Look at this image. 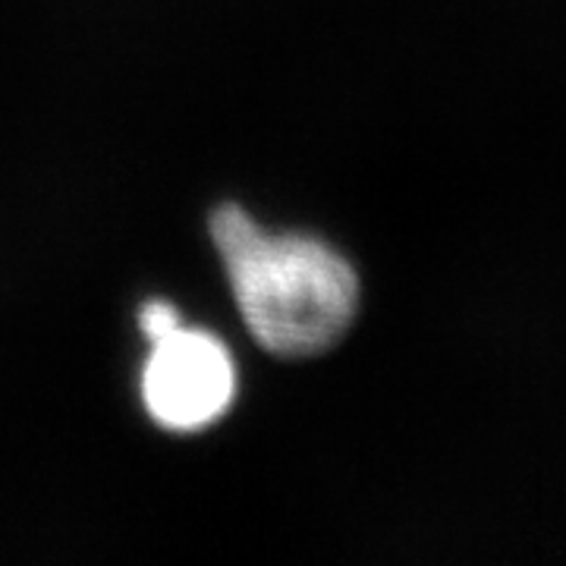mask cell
Returning a JSON list of instances; mask_svg holds the SVG:
<instances>
[{
	"label": "cell",
	"instance_id": "6da1fadb",
	"mask_svg": "<svg viewBox=\"0 0 566 566\" xmlns=\"http://www.w3.org/2000/svg\"><path fill=\"white\" fill-rule=\"evenodd\" d=\"M237 305L252 337L277 356H315L356 318L359 281L340 252L312 237L268 233L240 205L211 214Z\"/></svg>",
	"mask_w": 566,
	"mask_h": 566
},
{
	"label": "cell",
	"instance_id": "7a4b0ae2",
	"mask_svg": "<svg viewBox=\"0 0 566 566\" xmlns=\"http://www.w3.org/2000/svg\"><path fill=\"white\" fill-rule=\"evenodd\" d=\"M237 397V368L230 349L205 331L177 327L151 340L142 368V403L167 431H202L230 409Z\"/></svg>",
	"mask_w": 566,
	"mask_h": 566
},
{
	"label": "cell",
	"instance_id": "3957f363",
	"mask_svg": "<svg viewBox=\"0 0 566 566\" xmlns=\"http://www.w3.org/2000/svg\"><path fill=\"white\" fill-rule=\"evenodd\" d=\"M139 324H142V334H145L148 340H158V337H164V334L177 331L182 322H180V312H177L174 305L164 303V300H151V303L142 305Z\"/></svg>",
	"mask_w": 566,
	"mask_h": 566
}]
</instances>
